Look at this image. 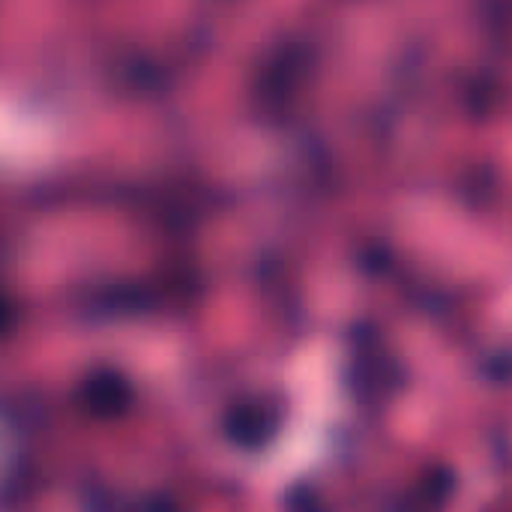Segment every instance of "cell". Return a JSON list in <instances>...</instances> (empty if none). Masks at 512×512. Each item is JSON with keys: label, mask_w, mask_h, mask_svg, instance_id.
<instances>
[{"label": "cell", "mask_w": 512, "mask_h": 512, "mask_svg": "<svg viewBox=\"0 0 512 512\" xmlns=\"http://www.w3.org/2000/svg\"><path fill=\"white\" fill-rule=\"evenodd\" d=\"M78 396H81V405L87 408V414L96 417V420H117L135 402V390H132L129 378L120 375L117 369H96V372H90L84 378Z\"/></svg>", "instance_id": "7a4b0ae2"}, {"label": "cell", "mask_w": 512, "mask_h": 512, "mask_svg": "<svg viewBox=\"0 0 512 512\" xmlns=\"http://www.w3.org/2000/svg\"><path fill=\"white\" fill-rule=\"evenodd\" d=\"M285 512H327V510H324L321 495H318L312 486L297 483V486H291V489H288V495H285Z\"/></svg>", "instance_id": "277c9868"}, {"label": "cell", "mask_w": 512, "mask_h": 512, "mask_svg": "<svg viewBox=\"0 0 512 512\" xmlns=\"http://www.w3.org/2000/svg\"><path fill=\"white\" fill-rule=\"evenodd\" d=\"M453 489H456L453 471L444 468V465H435L408 492L405 512H444L447 504H450V498H453Z\"/></svg>", "instance_id": "3957f363"}, {"label": "cell", "mask_w": 512, "mask_h": 512, "mask_svg": "<svg viewBox=\"0 0 512 512\" xmlns=\"http://www.w3.org/2000/svg\"><path fill=\"white\" fill-rule=\"evenodd\" d=\"M141 512H180V510H177V504H174L171 498H165V495H153V498L144 504V510Z\"/></svg>", "instance_id": "5b68a950"}, {"label": "cell", "mask_w": 512, "mask_h": 512, "mask_svg": "<svg viewBox=\"0 0 512 512\" xmlns=\"http://www.w3.org/2000/svg\"><path fill=\"white\" fill-rule=\"evenodd\" d=\"M282 426V411L267 405L264 399H252V402H237L228 408V414L222 417V432L231 444L243 447V450H261L267 447Z\"/></svg>", "instance_id": "6da1fadb"}]
</instances>
